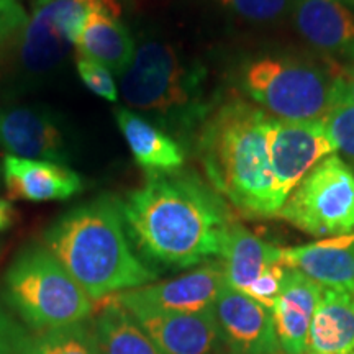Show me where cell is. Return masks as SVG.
I'll list each match as a JSON object with an SVG mask.
<instances>
[{"instance_id": "6da1fadb", "label": "cell", "mask_w": 354, "mask_h": 354, "mask_svg": "<svg viewBox=\"0 0 354 354\" xmlns=\"http://www.w3.org/2000/svg\"><path fill=\"white\" fill-rule=\"evenodd\" d=\"M120 207L138 250L167 268H192L220 256L233 223L218 194L180 171L151 172Z\"/></svg>"}, {"instance_id": "7a4b0ae2", "label": "cell", "mask_w": 354, "mask_h": 354, "mask_svg": "<svg viewBox=\"0 0 354 354\" xmlns=\"http://www.w3.org/2000/svg\"><path fill=\"white\" fill-rule=\"evenodd\" d=\"M269 115L243 99H228L207 115L197 151L207 179L220 197L248 216L269 218L282 209L269 162Z\"/></svg>"}, {"instance_id": "3957f363", "label": "cell", "mask_w": 354, "mask_h": 354, "mask_svg": "<svg viewBox=\"0 0 354 354\" xmlns=\"http://www.w3.org/2000/svg\"><path fill=\"white\" fill-rule=\"evenodd\" d=\"M43 245L92 300L151 284L158 274L131 248L120 202L99 197L57 216Z\"/></svg>"}, {"instance_id": "277c9868", "label": "cell", "mask_w": 354, "mask_h": 354, "mask_svg": "<svg viewBox=\"0 0 354 354\" xmlns=\"http://www.w3.org/2000/svg\"><path fill=\"white\" fill-rule=\"evenodd\" d=\"M205 69L187 61L169 43L149 39L136 46L122 74L120 94L127 105L151 117L166 133L189 138L210 112L205 102Z\"/></svg>"}, {"instance_id": "5b68a950", "label": "cell", "mask_w": 354, "mask_h": 354, "mask_svg": "<svg viewBox=\"0 0 354 354\" xmlns=\"http://www.w3.org/2000/svg\"><path fill=\"white\" fill-rule=\"evenodd\" d=\"M8 307L35 331L88 320L94 300L44 245L25 246L3 279Z\"/></svg>"}, {"instance_id": "8992f818", "label": "cell", "mask_w": 354, "mask_h": 354, "mask_svg": "<svg viewBox=\"0 0 354 354\" xmlns=\"http://www.w3.org/2000/svg\"><path fill=\"white\" fill-rule=\"evenodd\" d=\"M241 87L259 109L290 122L323 120L344 92L342 73L292 56H261L241 71Z\"/></svg>"}, {"instance_id": "52a82bcc", "label": "cell", "mask_w": 354, "mask_h": 354, "mask_svg": "<svg viewBox=\"0 0 354 354\" xmlns=\"http://www.w3.org/2000/svg\"><path fill=\"white\" fill-rule=\"evenodd\" d=\"M277 216L318 238L354 233V171L336 154L300 180Z\"/></svg>"}, {"instance_id": "ba28073f", "label": "cell", "mask_w": 354, "mask_h": 354, "mask_svg": "<svg viewBox=\"0 0 354 354\" xmlns=\"http://www.w3.org/2000/svg\"><path fill=\"white\" fill-rule=\"evenodd\" d=\"M112 3L117 0H37L20 33L21 71L32 77L53 73L76 44L87 13Z\"/></svg>"}, {"instance_id": "9c48e42d", "label": "cell", "mask_w": 354, "mask_h": 354, "mask_svg": "<svg viewBox=\"0 0 354 354\" xmlns=\"http://www.w3.org/2000/svg\"><path fill=\"white\" fill-rule=\"evenodd\" d=\"M266 138L274 189L282 205L318 162L336 153L335 141L323 120L290 122L271 117Z\"/></svg>"}, {"instance_id": "30bf717a", "label": "cell", "mask_w": 354, "mask_h": 354, "mask_svg": "<svg viewBox=\"0 0 354 354\" xmlns=\"http://www.w3.org/2000/svg\"><path fill=\"white\" fill-rule=\"evenodd\" d=\"M227 287L223 264L212 261L171 281L148 284L113 295L125 308L143 307L172 313H201L215 310Z\"/></svg>"}, {"instance_id": "8fae6325", "label": "cell", "mask_w": 354, "mask_h": 354, "mask_svg": "<svg viewBox=\"0 0 354 354\" xmlns=\"http://www.w3.org/2000/svg\"><path fill=\"white\" fill-rule=\"evenodd\" d=\"M221 342L232 354H276L281 349L272 312L227 284L215 304Z\"/></svg>"}, {"instance_id": "7c38bea8", "label": "cell", "mask_w": 354, "mask_h": 354, "mask_svg": "<svg viewBox=\"0 0 354 354\" xmlns=\"http://www.w3.org/2000/svg\"><path fill=\"white\" fill-rule=\"evenodd\" d=\"M0 148L10 156L61 162L69 159L66 136L48 112L28 105L0 107Z\"/></svg>"}, {"instance_id": "4fadbf2b", "label": "cell", "mask_w": 354, "mask_h": 354, "mask_svg": "<svg viewBox=\"0 0 354 354\" xmlns=\"http://www.w3.org/2000/svg\"><path fill=\"white\" fill-rule=\"evenodd\" d=\"M125 310L136 318L162 354H216L218 351L221 336L215 310L201 313L159 312L143 307Z\"/></svg>"}, {"instance_id": "5bb4252c", "label": "cell", "mask_w": 354, "mask_h": 354, "mask_svg": "<svg viewBox=\"0 0 354 354\" xmlns=\"http://www.w3.org/2000/svg\"><path fill=\"white\" fill-rule=\"evenodd\" d=\"M292 20L300 37L336 61H354V13L343 0H295Z\"/></svg>"}, {"instance_id": "9a60e30c", "label": "cell", "mask_w": 354, "mask_h": 354, "mask_svg": "<svg viewBox=\"0 0 354 354\" xmlns=\"http://www.w3.org/2000/svg\"><path fill=\"white\" fill-rule=\"evenodd\" d=\"M7 196L12 201H68L84 190V179L61 162L7 154L2 162Z\"/></svg>"}, {"instance_id": "2e32d148", "label": "cell", "mask_w": 354, "mask_h": 354, "mask_svg": "<svg viewBox=\"0 0 354 354\" xmlns=\"http://www.w3.org/2000/svg\"><path fill=\"white\" fill-rule=\"evenodd\" d=\"M281 263L305 274L325 289L344 290L354 295V233L284 248Z\"/></svg>"}, {"instance_id": "e0dca14e", "label": "cell", "mask_w": 354, "mask_h": 354, "mask_svg": "<svg viewBox=\"0 0 354 354\" xmlns=\"http://www.w3.org/2000/svg\"><path fill=\"white\" fill-rule=\"evenodd\" d=\"M323 287L300 271H287L284 287L272 307L279 344L287 354L308 353V331Z\"/></svg>"}, {"instance_id": "ac0fdd59", "label": "cell", "mask_w": 354, "mask_h": 354, "mask_svg": "<svg viewBox=\"0 0 354 354\" xmlns=\"http://www.w3.org/2000/svg\"><path fill=\"white\" fill-rule=\"evenodd\" d=\"M120 12L118 2L88 12L74 50L81 57L95 61L122 76L135 56L136 46L120 20Z\"/></svg>"}, {"instance_id": "d6986e66", "label": "cell", "mask_w": 354, "mask_h": 354, "mask_svg": "<svg viewBox=\"0 0 354 354\" xmlns=\"http://www.w3.org/2000/svg\"><path fill=\"white\" fill-rule=\"evenodd\" d=\"M115 120L136 165L151 172H174L184 166L185 153L169 133L130 109L118 107Z\"/></svg>"}, {"instance_id": "ffe728a7", "label": "cell", "mask_w": 354, "mask_h": 354, "mask_svg": "<svg viewBox=\"0 0 354 354\" xmlns=\"http://www.w3.org/2000/svg\"><path fill=\"white\" fill-rule=\"evenodd\" d=\"M281 256L282 248L266 243L233 221L220 254L227 284L234 290L245 292L266 269L281 264Z\"/></svg>"}, {"instance_id": "44dd1931", "label": "cell", "mask_w": 354, "mask_h": 354, "mask_svg": "<svg viewBox=\"0 0 354 354\" xmlns=\"http://www.w3.org/2000/svg\"><path fill=\"white\" fill-rule=\"evenodd\" d=\"M310 354L354 353V295L325 289L308 331Z\"/></svg>"}, {"instance_id": "7402d4cb", "label": "cell", "mask_w": 354, "mask_h": 354, "mask_svg": "<svg viewBox=\"0 0 354 354\" xmlns=\"http://www.w3.org/2000/svg\"><path fill=\"white\" fill-rule=\"evenodd\" d=\"M97 354H162L143 326L113 297L92 320Z\"/></svg>"}, {"instance_id": "603a6c76", "label": "cell", "mask_w": 354, "mask_h": 354, "mask_svg": "<svg viewBox=\"0 0 354 354\" xmlns=\"http://www.w3.org/2000/svg\"><path fill=\"white\" fill-rule=\"evenodd\" d=\"M19 354H97L92 320L25 335Z\"/></svg>"}, {"instance_id": "cb8c5ba5", "label": "cell", "mask_w": 354, "mask_h": 354, "mask_svg": "<svg viewBox=\"0 0 354 354\" xmlns=\"http://www.w3.org/2000/svg\"><path fill=\"white\" fill-rule=\"evenodd\" d=\"M323 122L335 141L336 151H342L348 165L354 167V100L342 97Z\"/></svg>"}, {"instance_id": "d4e9b609", "label": "cell", "mask_w": 354, "mask_h": 354, "mask_svg": "<svg viewBox=\"0 0 354 354\" xmlns=\"http://www.w3.org/2000/svg\"><path fill=\"white\" fill-rule=\"evenodd\" d=\"M215 2L248 21L269 24L292 13L295 0H215Z\"/></svg>"}, {"instance_id": "484cf974", "label": "cell", "mask_w": 354, "mask_h": 354, "mask_svg": "<svg viewBox=\"0 0 354 354\" xmlns=\"http://www.w3.org/2000/svg\"><path fill=\"white\" fill-rule=\"evenodd\" d=\"M76 69L84 86L91 92H94L97 97L107 102L118 100L120 88L117 87L112 71L109 68L92 59H87V57L79 56L76 59Z\"/></svg>"}, {"instance_id": "4316f807", "label": "cell", "mask_w": 354, "mask_h": 354, "mask_svg": "<svg viewBox=\"0 0 354 354\" xmlns=\"http://www.w3.org/2000/svg\"><path fill=\"white\" fill-rule=\"evenodd\" d=\"M287 271H289V268H286L282 263L271 266L256 279L253 284L248 286V289L243 294L272 310L277 297L281 295L282 287H284Z\"/></svg>"}, {"instance_id": "83f0119b", "label": "cell", "mask_w": 354, "mask_h": 354, "mask_svg": "<svg viewBox=\"0 0 354 354\" xmlns=\"http://www.w3.org/2000/svg\"><path fill=\"white\" fill-rule=\"evenodd\" d=\"M26 19L28 15L17 0H0V51L21 33Z\"/></svg>"}, {"instance_id": "f1b7e54d", "label": "cell", "mask_w": 354, "mask_h": 354, "mask_svg": "<svg viewBox=\"0 0 354 354\" xmlns=\"http://www.w3.org/2000/svg\"><path fill=\"white\" fill-rule=\"evenodd\" d=\"M25 335V331L0 305V354H19Z\"/></svg>"}, {"instance_id": "f546056e", "label": "cell", "mask_w": 354, "mask_h": 354, "mask_svg": "<svg viewBox=\"0 0 354 354\" xmlns=\"http://www.w3.org/2000/svg\"><path fill=\"white\" fill-rule=\"evenodd\" d=\"M13 218H15V210H13L12 203L0 198V232L10 227L13 223Z\"/></svg>"}, {"instance_id": "4dcf8cb0", "label": "cell", "mask_w": 354, "mask_h": 354, "mask_svg": "<svg viewBox=\"0 0 354 354\" xmlns=\"http://www.w3.org/2000/svg\"><path fill=\"white\" fill-rule=\"evenodd\" d=\"M343 81H344V92H346V97L354 100V68H349L348 71H344Z\"/></svg>"}, {"instance_id": "1f68e13d", "label": "cell", "mask_w": 354, "mask_h": 354, "mask_svg": "<svg viewBox=\"0 0 354 354\" xmlns=\"http://www.w3.org/2000/svg\"><path fill=\"white\" fill-rule=\"evenodd\" d=\"M315 354H318V353H315ZM349 354H354V353H349Z\"/></svg>"}]
</instances>
